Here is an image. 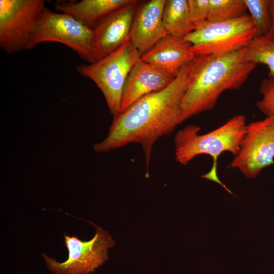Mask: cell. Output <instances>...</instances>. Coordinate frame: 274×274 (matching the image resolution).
Returning a JSON list of instances; mask_svg holds the SVG:
<instances>
[{
	"label": "cell",
	"mask_w": 274,
	"mask_h": 274,
	"mask_svg": "<svg viewBox=\"0 0 274 274\" xmlns=\"http://www.w3.org/2000/svg\"><path fill=\"white\" fill-rule=\"evenodd\" d=\"M244 2L253 21L255 37L268 33L272 28L269 0H244Z\"/></svg>",
	"instance_id": "cell-18"
},
{
	"label": "cell",
	"mask_w": 274,
	"mask_h": 274,
	"mask_svg": "<svg viewBox=\"0 0 274 274\" xmlns=\"http://www.w3.org/2000/svg\"><path fill=\"white\" fill-rule=\"evenodd\" d=\"M196 55L191 44L184 39L168 35L141 56L144 61L176 77Z\"/></svg>",
	"instance_id": "cell-13"
},
{
	"label": "cell",
	"mask_w": 274,
	"mask_h": 274,
	"mask_svg": "<svg viewBox=\"0 0 274 274\" xmlns=\"http://www.w3.org/2000/svg\"><path fill=\"white\" fill-rule=\"evenodd\" d=\"M188 4L190 19L194 24L207 20L210 0H188Z\"/></svg>",
	"instance_id": "cell-20"
},
{
	"label": "cell",
	"mask_w": 274,
	"mask_h": 274,
	"mask_svg": "<svg viewBox=\"0 0 274 274\" xmlns=\"http://www.w3.org/2000/svg\"><path fill=\"white\" fill-rule=\"evenodd\" d=\"M45 4V0H0V46L6 53L26 49Z\"/></svg>",
	"instance_id": "cell-6"
},
{
	"label": "cell",
	"mask_w": 274,
	"mask_h": 274,
	"mask_svg": "<svg viewBox=\"0 0 274 274\" xmlns=\"http://www.w3.org/2000/svg\"><path fill=\"white\" fill-rule=\"evenodd\" d=\"M246 127L245 117L242 115L232 117L220 127L202 134L199 133V126L188 125L178 131L175 136L176 160L181 164L186 165L197 155L211 156L214 161L213 167L201 177L219 184L231 193V191L218 177L217 161L224 152H229L234 156L237 154Z\"/></svg>",
	"instance_id": "cell-3"
},
{
	"label": "cell",
	"mask_w": 274,
	"mask_h": 274,
	"mask_svg": "<svg viewBox=\"0 0 274 274\" xmlns=\"http://www.w3.org/2000/svg\"><path fill=\"white\" fill-rule=\"evenodd\" d=\"M194 29L184 39L191 44L196 55H220L246 48L255 35L249 15L224 21L208 20L194 24Z\"/></svg>",
	"instance_id": "cell-5"
},
{
	"label": "cell",
	"mask_w": 274,
	"mask_h": 274,
	"mask_svg": "<svg viewBox=\"0 0 274 274\" xmlns=\"http://www.w3.org/2000/svg\"><path fill=\"white\" fill-rule=\"evenodd\" d=\"M244 0H210L207 20L220 22L236 19L247 15Z\"/></svg>",
	"instance_id": "cell-17"
},
{
	"label": "cell",
	"mask_w": 274,
	"mask_h": 274,
	"mask_svg": "<svg viewBox=\"0 0 274 274\" xmlns=\"http://www.w3.org/2000/svg\"><path fill=\"white\" fill-rule=\"evenodd\" d=\"M139 2L132 0L116 10L93 29L92 49L96 61L115 51L130 38Z\"/></svg>",
	"instance_id": "cell-10"
},
{
	"label": "cell",
	"mask_w": 274,
	"mask_h": 274,
	"mask_svg": "<svg viewBox=\"0 0 274 274\" xmlns=\"http://www.w3.org/2000/svg\"><path fill=\"white\" fill-rule=\"evenodd\" d=\"M93 30L72 16L46 8L41 20L26 49L45 42L63 44L74 50L83 60L96 61L93 53Z\"/></svg>",
	"instance_id": "cell-7"
},
{
	"label": "cell",
	"mask_w": 274,
	"mask_h": 274,
	"mask_svg": "<svg viewBox=\"0 0 274 274\" xmlns=\"http://www.w3.org/2000/svg\"><path fill=\"white\" fill-rule=\"evenodd\" d=\"M190 63L165 88L143 96L114 116L108 135L93 145L94 150L107 152L131 143L139 144L148 174L155 142L170 134L179 125L180 104L186 88Z\"/></svg>",
	"instance_id": "cell-1"
},
{
	"label": "cell",
	"mask_w": 274,
	"mask_h": 274,
	"mask_svg": "<svg viewBox=\"0 0 274 274\" xmlns=\"http://www.w3.org/2000/svg\"><path fill=\"white\" fill-rule=\"evenodd\" d=\"M274 164V116L247 124L239 151L230 166L249 179Z\"/></svg>",
	"instance_id": "cell-8"
},
{
	"label": "cell",
	"mask_w": 274,
	"mask_h": 274,
	"mask_svg": "<svg viewBox=\"0 0 274 274\" xmlns=\"http://www.w3.org/2000/svg\"><path fill=\"white\" fill-rule=\"evenodd\" d=\"M269 7L272 21V29L274 30V0H269Z\"/></svg>",
	"instance_id": "cell-21"
},
{
	"label": "cell",
	"mask_w": 274,
	"mask_h": 274,
	"mask_svg": "<svg viewBox=\"0 0 274 274\" xmlns=\"http://www.w3.org/2000/svg\"><path fill=\"white\" fill-rule=\"evenodd\" d=\"M246 48L225 54L196 55L189 63L180 104L179 124L213 109L224 91L243 85L257 65L244 60Z\"/></svg>",
	"instance_id": "cell-2"
},
{
	"label": "cell",
	"mask_w": 274,
	"mask_h": 274,
	"mask_svg": "<svg viewBox=\"0 0 274 274\" xmlns=\"http://www.w3.org/2000/svg\"><path fill=\"white\" fill-rule=\"evenodd\" d=\"M244 59L256 64L266 65L269 70V77L274 78V30L255 37L246 47Z\"/></svg>",
	"instance_id": "cell-16"
},
{
	"label": "cell",
	"mask_w": 274,
	"mask_h": 274,
	"mask_svg": "<svg viewBox=\"0 0 274 274\" xmlns=\"http://www.w3.org/2000/svg\"><path fill=\"white\" fill-rule=\"evenodd\" d=\"M132 0H82L56 2L55 9L93 29L110 14Z\"/></svg>",
	"instance_id": "cell-14"
},
{
	"label": "cell",
	"mask_w": 274,
	"mask_h": 274,
	"mask_svg": "<svg viewBox=\"0 0 274 274\" xmlns=\"http://www.w3.org/2000/svg\"><path fill=\"white\" fill-rule=\"evenodd\" d=\"M273 183H274V177H273Z\"/></svg>",
	"instance_id": "cell-22"
},
{
	"label": "cell",
	"mask_w": 274,
	"mask_h": 274,
	"mask_svg": "<svg viewBox=\"0 0 274 274\" xmlns=\"http://www.w3.org/2000/svg\"><path fill=\"white\" fill-rule=\"evenodd\" d=\"M94 225L96 233L89 241H82L77 236L64 235L68 251V257L64 262H58L42 254L50 271L54 274H88L108 259V249L115 243L107 231Z\"/></svg>",
	"instance_id": "cell-9"
},
{
	"label": "cell",
	"mask_w": 274,
	"mask_h": 274,
	"mask_svg": "<svg viewBox=\"0 0 274 274\" xmlns=\"http://www.w3.org/2000/svg\"><path fill=\"white\" fill-rule=\"evenodd\" d=\"M175 78L140 58L126 79L122 97L121 112L143 96L165 88Z\"/></svg>",
	"instance_id": "cell-12"
},
{
	"label": "cell",
	"mask_w": 274,
	"mask_h": 274,
	"mask_svg": "<svg viewBox=\"0 0 274 274\" xmlns=\"http://www.w3.org/2000/svg\"><path fill=\"white\" fill-rule=\"evenodd\" d=\"M141 55L129 38L104 58L77 67L82 76L92 80L101 91L113 116L121 112V101L127 77Z\"/></svg>",
	"instance_id": "cell-4"
},
{
	"label": "cell",
	"mask_w": 274,
	"mask_h": 274,
	"mask_svg": "<svg viewBox=\"0 0 274 274\" xmlns=\"http://www.w3.org/2000/svg\"><path fill=\"white\" fill-rule=\"evenodd\" d=\"M260 90L262 98L257 102L258 109L266 117L274 116V78L263 79Z\"/></svg>",
	"instance_id": "cell-19"
},
{
	"label": "cell",
	"mask_w": 274,
	"mask_h": 274,
	"mask_svg": "<svg viewBox=\"0 0 274 274\" xmlns=\"http://www.w3.org/2000/svg\"><path fill=\"white\" fill-rule=\"evenodd\" d=\"M165 3L166 0H151L138 7L130 39L141 56L168 35L162 21Z\"/></svg>",
	"instance_id": "cell-11"
},
{
	"label": "cell",
	"mask_w": 274,
	"mask_h": 274,
	"mask_svg": "<svg viewBox=\"0 0 274 274\" xmlns=\"http://www.w3.org/2000/svg\"><path fill=\"white\" fill-rule=\"evenodd\" d=\"M168 35L184 39L194 29L189 16L188 0H166L162 14Z\"/></svg>",
	"instance_id": "cell-15"
}]
</instances>
